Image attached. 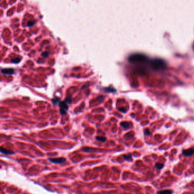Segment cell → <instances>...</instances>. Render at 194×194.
<instances>
[{
	"label": "cell",
	"instance_id": "cell-8",
	"mask_svg": "<svg viewBox=\"0 0 194 194\" xmlns=\"http://www.w3.org/2000/svg\"><path fill=\"white\" fill-rule=\"evenodd\" d=\"M120 125L122 127H123L125 129L129 128L130 127V124L129 122H121Z\"/></svg>",
	"mask_w": 194,
	"mask_h": 194
},
{
	"label": "cell",
	"instance_id": "cell-11",
	"mask_svg": "<svg viewBox=\"0 0 194 194\" xmlns=\"http://www.w3.org/2000/svg\"><path fill=\"white\" fill-rule=\"evenodd\" d=\"M21 61V58L19 57H15L12 59V62L14 63H18Z\"/></svg>",
	"mask_w": 194,
	"mask_h": 194
},
{
	"label": "cell",
	"instance_id": "cell-17",
	"mask_svg": "<svg viewBox=\"0 0 194 194\" xmlns=\"http://www.w3.org/2000/svg\"><path fill=\"white\" fill-rule=\"evenodd\" d=\"M48 54H49V53H48V52H44L42 53V55L43 57H47L48 55Z\"/></svg>",
	"mask_w": 194,
	"mask_h": 194
},
{
	"label": "cell",
	"instance_id": "cell-5",
	"mask_svg": "<svg viewBox=\"0 0 194 194\" xmlns=\"http://www.w3.org/2000/svg\"><path fill=\"white\" fill-rule=\"evenodd\" d=\"M182 153L183 155H184L186 157L191 156L192 155L194 154V148H190L187 149V150H184L183 151Z\"/></svg>",
	"mask_w": 194,
	"mask_h": 194
},
{
	"label": "cell",
	"instance_id": "cell-7",
	"mask_svg": "<svg viewBox=\"0 0 194 194\" xmlns=\"http://www.w3.org/2000/svg\"><path fill=\"white\" fill-rule=\"evenodd\" d=\"M1 152L2 154H7V155L14 154V153L13 151H11L10 150H6V148H3L2 147L1 148Z\"/></svg>",
	"mask_w": 194,
	"mask_h": 194
},
{
	"label": "cell",
	"instance_id": "cell-6",
	"mask_svg": "<svg viewBox=\"0 0 194 194\" xmlns=\"http://www.w3.org/2000/svg\"><path fill=\"white\" fill-rule=\"evenodd\" d=\"M1 72L4 74L13 75L14 73V70L12 69H4L1 70Z\"/></svg>",
	"mask_w": 194,
	"mask_h": 194
},
{
	"label": "cell",
	"instance_id": "cell-9",
	"mask_svg": "<svg viewBox=\"0 0 194 194\" xmlns=\"http://www.w3.org/2000/svg\"><path fill=\"white\" fill-rule=\"evenodd\" d=\"M96 139L97 140V141H100L101 143H104L107 140V138L104 137H96Z\"/></svg>",
	"mask_w": 194,
	"mask_h": 194
},
{
	"label": "cell",
	"instance_id": "cell-4",
	"mask_svg": "<svg viewBox=\"0 0 194 194\" xmlns=\"http://www.w3.org/2000/svg\"><path fill=\"white\" fill-rule=\"evenodd\" d=\"M49 160L53 163H62L66 162V158H50Z\"/></svg>",
	"mask_w": 194,
	"mask_h": 194
},
{
	"label": "cell",
	"instance_id": "cell-16",
	"mask_svg": "<svg viewBox=\"0 0 194 194\" xmlns=\"http://www.w3.org/2000/svg\"><path fill=\"white\" fill-rule=\"evenodd\" d=\"M124 157L126 160H129L130 159H131V154H128V155H124Z\"/></svg>",
	"mask_w": 194,
	"mask_h": 194
},
{
	"label": "cell",
	"instance_id": "cell-12",
	"mask_svg": "<svg viewBox=\"0 0 194 194\" xmlns=\"http://www.w3.org/2000/svg\"><path fill=\"white\" fill-rule=\"evenodd\" d=\"M52 103H54V104H57L58 103H60V99L58 97H56V98H53L52 100Z\"/></svg>",
	"mask_w": 194,
	"mask_h": 194
},
{
	"label": "cell",
	"instance_id": "cell-14",
	"mask_svg": "<svg viewBox=\"0 0 194 194\" xmlns=\"http://www.w3.org/2000/svg\"><path fill=\"white\" fill-rule=\"evenodd\" d=\"M163 165L162 164V163H158L156 164V167L158 169H162L163 167Z\"/></svg>",
	"mask_w": 194,
	"mask_h": 194
},
{
	"label": "cell",
	"instance_id": "cell-18",
	"mask_svg": "<svg viewBox=\"0 0 194 194\" xmlns=\"http://www.w3.org/2000/svg\"><path fill=\"white\" fill-rule=\"evenodd\" d=\"M145 134H146V135H148V134H150V131H149L148 130H147V129H146V130L145 131Z\"/></svg>",
	"mask_w": 194,
	"mask_h": 194
},
{
	"label": "cell",
	"instance_id": "cell-1",
	"mask_svg": "<svg viewBox=\"0 0 194 194\" xmlns=\"http://www.w3.org/2000/svg\"><path fill=\"white\" fill-rule=\"evenodd\" d=\"M147 57L145 55L141 54H135L131 56L129 58V60L131 63H138V62H144L146 61Z\"/></svg>",
	"mask_w": 194,
	"mask_h": 194
},
{
	"label": "cell",
	"instance_id": "cell-2",
	"mask_svg": "<svg viewBox=\"0 0 194 194\" xmlns=\"http://www.w3.org/2000/svg\"><path fill=\"white\" fill-rule=\"evenodd\" d=\"M151 67L155 70L163 69L165 68V63L161 60L155 59L151 62Z\"/></svg>",
	"mask_w": 194,
	"mask_h": 194
},
{
	"label": "cell",
	"instance_id": "cell-15",
	"mask_svg": "<svg viewBox=\"0 0 194 194\" xmlns=\"http://www.w3.org/2000/svg\"><path fill=\"white\" fill-rule=\"evenodd\" d=\"M35 23V21H30L28 22V26L30 27V26H33Z\"/></svg>",
	"mask_w": 194,
	"mask_h": 194
},
{
	"label": "cell",
	"instance_id": "cell-10",
	"mask_svg": "<svg viewBox=\"0 0 194 194\" xmlns=\"http://www.w3.org/2000/svg\"><path fill=\"white\" fill-rule=\"evenodd\" d=\"M104 90H105V91L108 92H110V93H112V92H116V90L114 88H112V87L106 88Z\"/></svg>",
	"mask_w": 194,
	"mask_h": 194
},
{
	"label": "cell",
	"instance_id": "cell-3",
	"mask_svg": "<svg viewBox=\"0 0 194 194\" xmlns=\"http://www.w3.org/2000/svg\"><path fill=\"white\" fill-rule=\"evenodd\" d=\"M68 103H66V101H60L59 103V107H60V113L62 115H66L67 114V112L69 110V106Z\"/></svg>",
	"mask_w": 194,
	"mask_h": 194
},
{
	"label": "cell",
	"instance_id": "cell-13",
	"mask_svg": "<svg viewBox=\"0 0 194 194\" xmlns=\"http://www.w3.org/2000/svg\"><path fill=\"white\" fill-rule=\"evenodd\" d=\"M172 192L171 191V190H164V191H159L158 192V193H160V194H171Z\"/></svg>",
	"mask_w": 194,
	"mask_h": 194
}]
</instances>
